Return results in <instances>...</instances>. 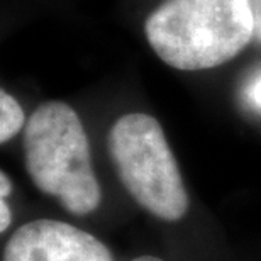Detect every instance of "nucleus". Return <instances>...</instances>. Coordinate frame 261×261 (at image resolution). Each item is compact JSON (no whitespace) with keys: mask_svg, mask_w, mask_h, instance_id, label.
I'll use <instances>...</instances> for the list:
<instances>
[{"mask_svg":"<svg viewBox=\"0 0 261 261\" xmlns=\"http://www.w3.org/2000/svg\"><path fill=\"white\" fill-rule=\"evenodd\" d=\"M149 46L176 70H208L254 38L249 0H166L144 22Z\"/></svg>","mask_w":261,"mask_h":261,"instance_id":"1","label":"nucleus"},{"mask_svg":"<svg viewBox=\"0 0 261 261\" xmlns=\"http://www.w3.org/2000/svg\"><path fill=\"white\" fill-rule=\"evenodd\" d=\"M24 160L33 184L68 212L87 216L100 205L87 133L68 103L51 100L33 112L24 129Z\"/></svg>","mask_w":261,"mask_h":261,"instance_id":"2","label":"nucleus"},{"mask_svg":"<svg viewBox=\"0 0 261 261\" xmlns=\"http://www.w3.org/2000/svg\"><path fill=\"white\" fill-rule=\"evenodd\" d=\"M109 151L130 197L163 221L189 211L184 178L160 122L148 114H126L109 133Z\"/></svg>","mask_w":261,"mask_h":261,"instance_id":"3","label":"nucleus"},{"mask_svg":"<svg viewBox=\"0 0 261 261\" xmlns=\"http://www.w3.org/2000/svg\"><path fill=\"white\" fill-rule=\"evenodd\" d=\"M2 261H114L95 236L71 224L39 219L9 238Z\"/></svg>","mask_w":261,"mask_h":261,"instance_id":"4","label":"nucleus"},{"mask_svg":"<svg viewBox=\"0 0 261 261\" xmlns=\"http://www.w3.org/2000/svg\"><path fill=\"white\" fill-rule=\"evenodd\" d=\"M24 127V111L5 90L0 92V143H7Z\"/></svg>","mask_w":261,"mask_h":261,"instance_id":"5","label":"nucleus"},{"mask_svg":"<svg viewBox=\"0 0 261 261\" xmlns=\"http://www.w3.org/2000/svg\"><path fill=\"white\" fill-rule=\"evenodd\" d=\"M254 24V39L261 41V0H249Z\"/></svg>","mask_w":261,"mask_h":261,"instance_id":"6","label":"nucleus"},{"mask_svg":"<svg viewBox=\"0 0 261 261\" xmlns=\"http://www.w3.org/2000/svg\"><path fill=\"white\" fill-rule=\"evenodd\" d=\"M10 221H12V214L9 211V205L5 203V198H2V202H0V231H7Z\"/></svg>","mask_w":261,"mask_h":261,"instance_id":"7","label":"nucleus"},{"mask_svg":"<svg viewBox=\"0 0 261 261\" xmlns=\"http://www.w3.org/2000/svg\"><path fill=\"white\" fill-rule=\"evenodd\" d=\"M249 100L258 109H261V76L253 83L251 88H249Z\"/></svg>","mask_w":261,"mask_h":261,"instance_id":"8","label":"nucleus"},{"mask_svg":"<svg viewBox=\"0 0 261 261\" xmlns=\"http://www.w3.org/2000/svg\"><path fill=\"white\" fill-rule=\"evenodd\" d=\"M0 185H2V190H0V195L2 198H5L9 194H10V181H9V176L4 173H0Z\"/></svg>","mask_w":261,"mask_h":261,"instance_id":"9","label":"nucleus"},{"mask_svg":"<svg viewBox=\"0 0 261 261\" xmlns=\"http://www.w3.org/2000/svg\"><path fill=\"white\" fill-rule=\"evenodd\" d=\"M133 261H161L160 258H154V256H139V258H136Z\"/></svg>","mask_w":261,"mask_h":261,"instance_id":"10","label":"nucleus"}]
</instances>
